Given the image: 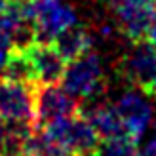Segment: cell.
Segmentation results:
<instances>
[{
  "instance_id": "ba28073f",
  "label": "cell",
  "mask_w": 156,
  "mask_h": 156,
  "mask_svg": "<svg viewBox=\"0 0 156 156\" xmlns=\"http://www.w3.org/2000/svg\"><path fill=\"white\" fill-rule=\"evenodd\" d=\"M78 114L88 118V122L101 137V141L128 135L120 114L116 112L114 105H111V103H103V101L88 103V107H78Z\"/></svg>"
},
{
  "instance_id": "ac0fdd59",
  "label": "cell",
  "mask_w": 156,
  "mask_h": 156,
  "mask_svg": "<svg viewBox=\"0 0 156 156\" xmlns=\"http://www.w3.org/2000/svg\"><path fill=\"white\" fill-rule=\"evenodd\" d=\"M6 2H8V0H0V10H2V8L6 6Z\"/></svg>"
},
{
  "instance_id": "8fae6325",
  "label": "cell",
  "mask_w": 156,
  "mask_h": 156,
  "mask_svg": "<svg viewBox=\"0 0 156 156\" xmlns=\"http://www.w3.org/2000/svg\"><path fill=\"white\" fill-rule=\"evenodd\" d=\"M0 76L8 78V80H15V82L34 84V71H33V63H30L27 50L12 48L6 57V63L2 67Z\"/></svg>"
},
{
  "instance_id": "7c38bea8",
  "label": "cell",
  "mask_w": 156,
  "mask_h": 156,
  "mask_svg": "<svg viewBox=\"0 0 156 156\" xmlns=\"http://www.w3.org/2000/svg\"><path fill=\"white\" fill-rule=\"evenodd\" d=\"M95 154L97 156H139V143L128 135L105 139V141H101Z\"/></svg>"
},
{
  "instance_id": "52a82bcc",
  "label": "cell",
  "mask_w": 156,
  "mask_h": 156,
  "mask_svg": "<svg viewBox=\"0 0 156 156\" xmlns=\"http://www.w3.org/2000/svg\"><path fill=\"white\" fill-rule=\"evenodd\" d=\"M156 69V48L149 40H137L126 59H124V74L135 86L147 90L152 80Z\"/></svg>"
},
{
  "instance_id": "4fadbf2b",
  "label": "cell",
  "mask_w": 156,
  "mask_h": 156,
  "mask_svg": "<svg viewBox=\"0 0 156 156\" xmlns=\"http://www.w3.org/2000/svg\"><path fill=\"white\" fill-rule=\"evenodd\" d=\"M139 156H156V133L145 139V143L139 147Z\"/></svg>"
},
{
  "instance_id": "ffe728a7",
  "label": "cell",
  "mask_w": 156,
  "mask_h": 156,
  "mask_svg": "<svg viewBox=\"0 0 156 156\" xmlns=\"http://www.w3.org/2000/svg\"><path fill=\"white\" fill-rule=\"evenodd\" d=\"M88 156H97V154H88Z\"/></svg>"
},
{
  "instance_id": "7a4b0ae2",
  "label": "cell",
  "mask_w": 156,
  "mask_h": 156,
  "mask_svg": "<svg viewBox=\"0 0 156 156\" xmlns=\"http://www.w3.org/2000/svg\"><path fill=\"white\" fill-rule=\"evenodd\" d=\"M29 8L38 44H51L61 30L78 23L74 8L65 0H29Z\"/></svg>"
},
{
  "instance_id": "e0dca14e",
  "label": "cell",
  "mask_w": 156,
  "mask_h": 156,
  "mask_svg": "<svg viewBox=\"0 0 156 156\" xmlns=\"http://www.w3.org/2000/svg\"><path fill=\"white\" fill-rule=\"evenodd\" d=\"M4 137H6V118L0 116V145H2Z\"/></svg>"
},
{
  "instance_id": "5bb4252c",
  "label": "cell",
  "mask_w": 156,
  "mask_h": 156,
  "mask_svg": "<svg viewBox=\"0 0 156 156\" xmlns=\"http://www.w3.org/2000/svg\"><path fill=\"white\" fill-rule=\"evenodd\" d=\"M154 48H156V6L152 8V15H151V23H149V30H147V38Z\"/></svg>"
},
{
  "instance_id": "2e32d148",
  "label": "cell",
  "mask_w": 156,
  "mask_h": 156,
  "mask_svg": "<svg viewBox=\"0 0 156 156\" xmlns=\"http://www.w3.org/2000/svg\"><path fill=\"white\" fill-rule=\"evenodd\" d=\"M147 91H149L151 95H154V97H156V69H154L152 80H151V84H149V88H147Z\"/></svg>"
},
{
  "instance_id": "277c9868",
  "label": "cell",
  "mask_w": 156,
  "mask_h": 156,
  "mask_svg": "<svg viewBox=\"0 0 156 156\" xmlns=\"http://www.w3.org/2000/svg\"><path fill=\"white\" fill-rule=\"evenodd\" d=\"M34 90V128H42L51 120L78 114V99L73 97L63 86L57 84H33Z\"/></svg>"
},
{
  "instance_id": "30bf717a",
  "label": "cell",
  "mask_w": 156,
  "mask_h": 156,
  "mask_svg": "<svg viewBox=\"0 0 156 156\" xmlns=\"http://www.w3.org/2000/svg\"><path fill=\"white\" fill-rule=\"evenodd\" d=\"M51 44H53V48L59 51V55L65 61H73L78 55H82L84 51L91 50L93 36H91V33L86 27H80L76 23V25L61 30Z\"/></svg>"
},
{
  "instance_id": "6da1fadb",
  "label": "cell",
  "mask_w": 156,
  "mask_h": 156,
  "mask_svg": "<svg viewBox=\"0 0 156 156\" xmlns=\"http://www.w3.org/2000/svg\"><path fill=\"white\" fill-rule=\"evenodd\" d=\"M78 101L97 103L95 97L103 93V61L93 50L84 51L73 61H67L59 82Z\"/></svg>"
},
{
  "instance_id": "3957f363",
  "label": "cell",
  "mask_w": 156,
  "mask_h": 156,
  "mask_svg": "<svg viewBox=\"0 0 156 156\" xmlns=\"http://www.w3.org/2000/svg\"><path fill=\"white\" fill-rule=\"evenodd\" d=\"M114 108L124 122L128 137L139 143L154 122V107L151 101V93L135 86L118 97Z\"/></svg>"
},
{
  "instance_id": "9c48e42d",
  "label": "cell",
  "mask_w": 156,
  "mask_h": 156,
  "mask_svg": "<svg viewBox=\"0 0 156 156\" xmlns=\"http://www.w3.org/2000/svg\"><path fill=\"white\" fill-rule=\"evenodd\" d=\"M111 6L116 17L118 30H122L131 42L145 40L154 6H135L124 2H111Z\"/></svg>"
},
{
  "instance_id": "9a60e30c",
  "label": "cell",
  "mask_w": 156,
  "mask_h": 156,
  "mask_svg": "<svg viewBox=\"0 0 156 156\" xmlns=\"http://www.w3.org/2000/svg\"><path fill=\"white\" fill-rule=\"evenodd\" d=\"M116 30H118V27H116L114 23H101L99 25V36L111 40V38L116 34Z\"/></svg>"
},
{
  "instance_id": "d6986e66",
  "label": "cell",
  "mask_w": 156,
  "mask_h": 156,
  "mask_svg": "<svg viewBox=\"0 0 156 156\" xmlns=\"http://www.w3.org/2000/svg\"><path fill=\"white\" fill-rule=\"evenodd\" d=\"M154 133H156V124H154Z\"/></svg>"
},
{
  "instance_id": "8992f818",
  "label": "cell",
  "mask_w": 156,
  "mask_h": 156,
  "mask_svg": "<svg viewBox=\"0 0 156 156\" xmlns=\"http://www.w3.org/2000/svg\"><path fill=\"white\" fill-rule=\"evenodd\" d=\"M27 53L33 63L34 82L38 84H57L65 73L67 61L59 55V51L53 48V44H38L27 48Z\"/></svg>"
},
{
  "instance_id": "5b68a950",
  "label": "cell",
  "mask_w": 156,
  "mask_h": 156,
  "mask_svg": "<svg viewBox=\"0 0 156 156\" xmlns=\"http://www.w3.org/2000/svg\"><path fill=\"white\" fill-rule=\"evenodd\" d=\"M0 116L6 120H23L34 124L33 84L15 82L0 76Z\"/></svg>"
}]
</instances>
